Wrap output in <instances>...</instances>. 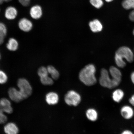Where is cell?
<instances>
[{
    "mask_svg": "<svg viewBox=\"0 0 134 134\" xmlns=\"http://www.w3.org/2000/svg\"><path fill=\"white\" fill-rule=\"evenodd\" d=\"M96 68L92 64L87 65L80 72L79 79L82 82L88 86L94 85L97 82L95 73Z\"/></svg>",
    "mask_w": 134,
    "mask_h": 134,
    "instance_id": "obj_1",
    "label": "cell"
},
{
    "mask_svg": "<svg viewBox=\"0 0 134 134\" xmlns=\"http://www.w3.org/2000/svg\"><path fill=\"white\" fill-rule=\"evenodd\" d=\"M125 59L129 63H132L134 60V55L131 49L128 47L123 46L120 48L115 53V59L117 66L124 68L126 65L124 61Z\"/></svg>",
    "mask_w": 134,
    "mask_h": 134,
    "instance_id": "obj_2",
    "label": "cell"
},
{
    "mask_svg": "<svg viewBox=\"0 0 134 134\" xmlns=\"http://www.w3.org/2000/svg\"><path fill=\"white\" fill-rule=\"evenodd\" d=\"M99 82L100 85L102 87L109 89L115 88L120 83L114 79L111 76H110L109 72L105 69H102L100 71Z\"/></svg>",
    "mask_w": 134,
    "mask_h": 134,
    "instance_id": "obj_3",
    "label": "cell"
},
{
    "mask_svg": "<svg viewBox=\"0 0 134 134\" xmlns=\"http://www.w3.org/2000/svg\"><path fill=\"white\" fill-rule=\"evenodd\" d=\"M17 86L24 98H27L31 96L32 88L29 82L24 78H20L18 80Z\"/></svg>",
    "mask_w": 134,
    "mask_h": 134,
    "instance_id": "obj_4",
    "label": "cell"
},
{
    "mask_svg": "<svg viewBox=\"0 0 134 134\" xmlns=\"http://www.w3.org/2000/svg\"><path fill=\"white\" fill-rule=\"evenodd\" d=\"M81 100V97L76 92L71 90L68 92L65 97V101L69 105L76 106L79 104Z\"/></svg>",
    "mask_w": 134,
    "mask_h": 134,
    "instance_id": "obj_5",
    "label": "cell"
},
{
    "mask_svg": "<svg viewBox=\"0 0 134 134\" xmlns=\"http://www.w3.org/2000/svg\"><path fill=\"white\" fill-rule=\"evenodd\" d=\"M37 73L40 77V81L42 84L46 85H53V79L48 76L49 73L47 68L43 66L40 67L38 70Z\"/></svg>",
    "mask_w": 134,
    "mask_h": 134,
    "instance_id": "obj_6",
    "label": "cell"
},
{
    "mask_svg": "<svg viewBox=\"0 0 134 134\" xmlns=\"http://www.w3.org/2000/svg\"><path fill=\"white\" fill-rule=\"evenodd\" d=\"M18 26L20 30L24 32H28L31 31L33 27L32 22L26 18L20 20L18 23Z\"/></svg>",
    "mask_w": 134,
    "mask_h": 134,
    "instance_id": "obj_7",
    "label": "cell"
},
{
    "mask_svg": "<svg viewBox=\"0 0 134 134\" xmlns=\"http://www.w3.org/2000/svg\"><path fill=\"white\" fill-rule=\"evenodd\" d=\"M8 94L11 99L16 103L21 102L24 99L19 90L14 87L9 89L8 90Z\"/></svg>",
    "mask_w": 134,
    "mask_h": 134,
    "instance_id": "obj_8",
    "label": "cell"
},
{
    "mask_svg": "<svg viewBox=\"0 0 134 134\" xmlns=\"http://www.w3.org/2000/svg\"><path fill=\"white\" fill-rule=\"evenodd\" d=\"M120 113L122 117L126 120H130L133 117L134 111L133 108L129 105H125L120 109Z\"/></svg>",
    "mask_w": 134,
    "mask_h": 134,
    "instance_id": "obj_9",
    "label": "cell"
},
{
    "mask_svg": "<svg viewBox=\"0 0 134 134\" xmlns=\"http://www.w3.org/2000/svg\"><path fill=\"white\" fill-rule=\"evenodd\" d=\"M0 108L6 113L11 114L13 111L10 102L6 98H2L0 99Z\"/></svg>",
    "mask_w": 134,
    "mask_h": 134,
    "instance_id": "obj_10",
    "label": "cell"
},
{
    "mask_svg": "<svg viewBox=\"0 0 134 134\" xmlns=\"http://www.w3.org/2000/svg\"><path fill=\"white\" fill-rule=\"evenodd\" d=\"M122 6L126 10L133 9L130 13L129 18L131 21H134V0H124L122 2Z\"/></svg>",
    "mask_w": 134,
    "mask_h": 134,
    "instance_id": "obj_11",
    "label": "cell"
},
{
    "mask_svg": "<svg viewBox=\"0 0 134 134\" xmlns=\"http://www.w3.org/2000/svg\"><path fill=\"white\" fill-rule=\"evenodd\" d=\"M31 18L35 19H38L41 17L43 14L42 9L41 6L36 5L32 7L30 11Z\"/></svg>",
    "mask_w": 134,
    "mask_h": 134,
    "instance_id": "obj_12",
    "label": "cell"
},
{
    "mask_svg": "<svg viewBox=\"0 0 134 134\" xmlns=\"http://www.w3.org/2000/svg\"><path fill=\"white\" fill-rule=\"evenodd\" d=\"M19 43L17 40L13 37L10 38L6 44V48L11 52L17 51L19 48Z\"/></svg>",
    "mask_w": 134,
    "mask_h": 134,
    "instance_id": "obj_13",
    "label": "cell"
},
{
    "mask_svg": "<svg viewBox=\"0 0 134 134\" xmlns=\"http://www.w3.org/2000/svg\"><path fill=\"white\" fill-rule=\"evenodd\" d=\"M5 133L7 134H18L19 129L15 124L10 122L7 124L4 128Z\"/></svg>",
    "mask_w": 134,
    "mask_h": 134,
    "instance_id": "obj_14",
    "label": "cell"
},
{
    "mask_svg": "<svg viewBox=\"0 0 134 134\" xmlns=\"http://www.w3.org/2000/svg\"><path fill=\"white\" fill-rule=\"evenodd\" d=\"M89 25L91 31L93 32H99L103 29V25L100 21L98 19H95L90 21Z\"/></svg>",
    "mask_w": 134,
    "mask_h": 134,
    "instance_id": "obj_15",
    "label": "cell"
},
{
    "mask_svg": "<svg viewBox=\"0 0 134 134\" xmlns=\"http://www.w3.org/2000/svg\"><path fill=\"white\" fill-rule=\"evenodd\" d=\"M18 15L16 8L13 7H9L7 8L5 13V16L8 20H14Z\"/></svg>",
    "mask_w": 134,
    "mask_h": 134,
    "instance_id": "obj_16",
    "label": "cell"
},
{
    "mask_svg": "<svg viewBox=\"0 0 134 134\" xmlns=\"http://www.w3.org/2000/svg\"><path fill=\"white\" fill-rule=\"evenodd\" d=\"M46 100L47 103L49 105L56 104L58 102V95L54 92H50L46 95Z\"/></svg>",
    "mask_w": 134,
    "mask_h": 134,
    "instance_id": "obj_17",
    "label": "cell"
},
{
    "mask_svg": "<svg viewBox=\"0 0 134 134\" xmlns=\"http://www.w3.org/2000/svg\"><path fill=\"white\" fill-rule=\"evenodd\" d=\"M110 75L114 79L121 82L122 74L120 70L116 67L112 66L109 69Z\"/></svg>",
    "mask_w": 134,
    "mask_h": 134,
    "instance_id": "obj_18",
    "label": "cell"
},
{
    "mask_svg": "<svg viewBox=\"0 0 134 134\" xmlns=\"http://www.w3.org/2000/svg\"><path fill=\"white\" fill-rule=\"evenodd\" d=\"M124 92L120 89H117L114 91L112 93V98L115 102L119 103L124 96Z\"/></svg>",
    "mask_w": 134,
    "mask_h": 134,
    "instance_id": "obj_19",
    "label": "cell"
},
{
    "mask_svg": "<svg viewBox=\"0 0 134 134\" xmlns=\"http://www.w3.org/2000/svg\"><path fill=\"white\" fill-rule=\"evenodd\" d=\"M86 115L88 119L92 121H96L98 118V113L94 109H88L87 111Z\"/></svg>",
    "mask_w": 134,
    "mask_h": 134,
    "instance_id": "obj_20",
    "label": "cell"
},
{
    "mask_svg": "<svg viewBox=\"0 0 134 134\" xmlns=\"http://www.w3.org/2000/svg\"><path fill=\"white\" fill-rule=\"evenodd\" d=\"M48 73L51 75L52 78L54 80H58L59 77V73L54 67L49 65L47 67Z\"/></svg>",
    "mask_w": 134,
    "mask_h": 134,
    "instance_id": "obj_21",
    "label": "cell"
},
{
    "mask_svg": "<svg viewBox=\"0 0 134 134\" xmlns=\"http://www.w3.org/2000/svg\"><path fill=\"white\" fill-rule=\"evenodd\" d=\"M8 33L7 28L4 23L0 22V36L5 38Z\"/></svg>",
    "mask_w": 134,
    "mask_h": 134,
    "instance_id": "obj_22",
    "label": "cell"
},
{
    "mask_svg": "<svg viewBox=\"0 0 134 134\" xmlns=\"http://www.w3.org/2000/svg\"><path fill=\"white\" fill-rule=\"evenodd\" d=\"M8 77L5 72L0 70V84H4L7 82Z\"/></svg>",
    "mask_w": 134,
    "mask_h": 134,
    "instance_id": "obj_23",
    "label": "cell"
},
{
    "mask_svg": "<svg viewBox=\"0 0 134 134\" xmlns=\"http://www.w3.org/2000/svg\"><path fill=\"white\" fill-rule=\"evenodd\" d=\"M90 4L94 7L97 8H100L103 4V0H90Z\"/></svg>",
    "mask_w": 134,
    "mask_h": 134,
    "instance_id": "obj_24",
    "label": "cell"
},
{
    "mask_svg": "<svg viewBox=\"0 0 134 134\" xmlns=\"http://www.w3.org/2000/svg\"><path fill=\"white\" fill-rule=\"evenodd\" d=\"M4 113L0 108V124H4L7 121V117L4 114Z\"/></svg>",
    "mask_w": 134,
    "mask_h": 134,
    "instance_id": "obj_25",
    "label": "cell"
},
{
    "mask_svg": "<svg viewBox=\"0 0 134 134\" xmlns=\"http://www.w3.org/2000/svg\"><path fill=\"white\" fill-rule=\"evenodd\" d=\"M20 4L24 6H27L30 4V0H18Z\"/></svg>",
    "mask_w": 134,
    "mask_h": 134,
    "instance_id": "obj_26",
    "label": "cell"
},
{
    "mask_svg": "<svg viewBox=\"0 0 134 134\" xmlns=\"http://www.w3.org/2000/svg\"><path fill=\"white\" fill-rule=\"evenodd\" d=\"M129 102L132 106L134 107V94L129 99Z\"/></svg>",
    "mask_w": 134,
    "mask_h": 134,
    "instance_id": "obj_27",
    "label": "cell"
},
{
    "mask_svg": "<svg viewBox=\"0 0 134 134\" xmlns=\"http://www.w3.org/2000/svg\"><path fill=\"white\" fill-rule=\"evenodd\" d=\"M120 134H133V133L131 131L125 130L123 131Z\"/></svg>",
    "mask_w": 134,
    "mask_h": 134,
    "instance_id": "obj_28",
    "label": "cell"
},
{
    "mask_svg": "<svg viewBox=\"0 0 134 134\" xmlns=\"http://www.w3.org/2000/svg\"><path fill=\"white\" fill-rule=\"evenodd\" d=\"M130 78L132 82L134 84V71L132 73L131 75Z\"/></svg>",
    "mask_w": 134,
    "mask_h": 134,
    "instance_id": "obj_29",
    "label": "cell"
},
{
    "mask_svg": "<svg viewBox=\"0 0 134 134\" xmlns=\"http://www.w3.org/2000/svg\"><path fill=\"white\" fill-rule=\"evenodd\" d=\"M5 38L0 36V46L4 43Z\"/></svg>",
    "mask_w": 134,
    "mask_h": 134,
    "instance_id": "obj_30",
    "label": "cell"
},
{
    "mask_svg": "<svg viewBox=\"0 0 134 134\" xmlns=\"http://www.w3.org/2000/svg\"><path fill=\"white\" fill-rule=\"evenodd\" d=\"M105 1H106L107 2H111L112 1H113V0H105Z\"/></svg>",
    "mask_w": 134,
    "mask_h": 134,
    "instance_id": "obj_31",
    "label": "cell"
},
{
    "mask_svg": "<svg viewBox=\"0 0 134 134\" xmlns=\"http://www.w3.org/2000/svg\"><path fill=\"white\" fill-rule=\"evenodd\" d=\"M3 1H4L3 0H0V4H2Z\"/></svg>",
    "mask_w": 134,
    "mask_h": 134,
    "instance_id": "obj_32",
    "label": "cell"
},
{
    "mask_svg": "<svg viewBox=\"0 0 134 134\" xmlns=\"http://www.w3.org/2000/svg\"><path fill=\"white\" fill-rule=\"evenodd\" d=\"M3 1H4L6 2H8L11 1V0H3Z\"/></svg>",
    "mask_w": 134,
    "mask_h": 134,
    "instance_id": "obj_33",
    "label": "cell"
},
{
    "mask_svg": "<svg viewBox=\"0 0 134 134\" xmlns=\"http://www.w3.org/2000/svg\"><path fill=\"white\" fill-rule=\"evenodd\" d=\"M1 52H0V60H1Z\"/></svg>",
    "mask_w": 134,
    "mask_h": 134,
    "instance_id": "obj_34",
    "label": "cell"
},
{
    "mask_svg": "<svg viewBox=\"0 0 134 134\" xmlns=\"http://www.w3.org/2000/svg\"><path fill=\"white\" fill-rule=\"evenodd\" d=\"M133 35L134 36V29L133 31Z\"/></svg>",
    "mask_w": 134,
    "mask_h": 134,
    "instance_id": "obj_35",
    "label": "cell"
}]
</instances>
